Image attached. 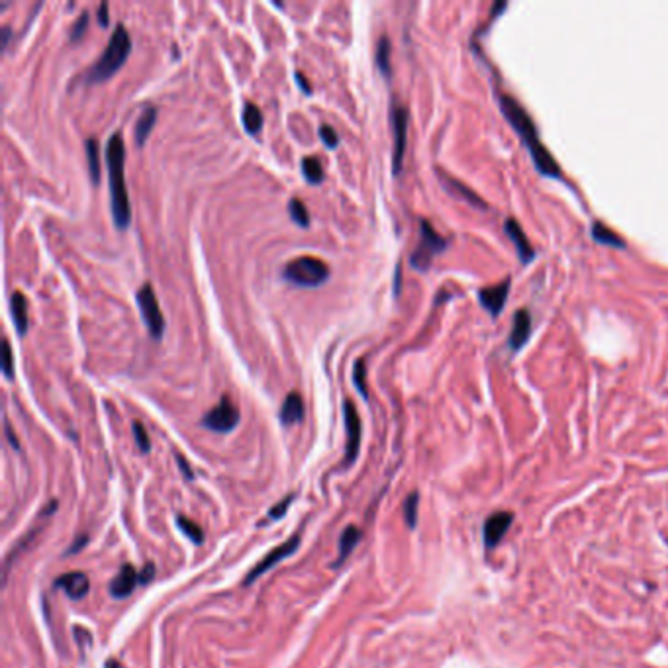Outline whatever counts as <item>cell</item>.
<instances>
[{
	"label": "cell",
	"mask_w": 668,
	"mask_h": 668,
	"mask_svg": "<svg viewBox=\"0 0 668 668\" xmlns=\"http://www.w3.org/2000/svg\"><path fill=\"white\" fill-rule=\"evenodd\" d=\"M4 431H6V437H8V441L12 443V447H14V449H20V447H18V439L14 437V433H12V428L8 421L4 423Z\"/></svg>",
	"instance_id": "ab89813d"
},
{
	"label": "cell",
	"mask_w": 668,
	"mask_h": 668,
	"mask_svg": "<svg viewBox=\"0 0 668 668\" xmlns=\"http://www.w3.org/2000/svg\"><path fill=\"white\" fill-rule=\"evenodd\" d=\"M353 384H355V389L359 390L363 398H369V389H367V365H365V361L363 359L357 361L355 367H353Z\"/></svg>",
	"instance_id": "83f0119b"
},
{
	"label": "cell",
	"mask_w": 668,
	"mask_h": 668,
	"mask_svg": "<svg viewBox=\"0 0 668 668\" xmlns=\"http://www.w3.org/2000/svg\"><path fill=\"white\" fill-rule=\"evenodd\" d=\"M302 175L304 179L308 180L310 184H319L324 180V167H321V161L314 155H308L302 159Z\"/></svg>",
	"instance_id": "7402d4cb"
},
{
	"label": "cell",
	"mask_w": 668,
	"mask_h": 668,
	"mask_svg": "<svg viewBox=\"0 0 668 668\" xmlns=\"http://www.w3.org/2000/svg\"><path fill=\"white\" fill-rule=\"evenodd\" d=\"M592 238L598 241V243H604V245H608V247H625V241L619 238L616 231H611L608 226H604V224H600V222H594L592 224Z\"/></svg>",
	"instance_id": "44dd1931"
},
{
	"label": "cell",
	"mask_w": 668,
	"mask_h": 668,
	"mask_svg": "<svg viewBox=\"0 0 668 668\" xmlns=\"http://www.w3.org/2000/svg\"><path fill=\"white\" fill-rule=\"evenodd\" d=\"M504 230L508 233V238L514 241V245H516V249H518V255L521 263H529V261L535 259V251L531 247V243L525 238V233L521 230V226H519L518 222L514 218L506 219V224H504Z\"/></svg>",
	"instance_id": "2e32d148"
},
{
	"label": "cell",
	"mask_w": 668,
	"mask_h": 668,
	"mask_svg": "<svg viewBox=\"0 0 668 668\" xmlns=\"http://www.w3.org/2000/svg\"><path fill=\"white\" fill-rule=\"evenodd\" d=\"M243 126H245V130L249 131V133H257L263 128V114H261V110L257 108V104H253V102H247L245 104V108H243Z\"/></svg>",
	"instance_id": "d4e9b609"
},
{
	"label": "cell",
	"mask_w": 668,
	"mask_h": 668,
	"mask_svg": "<svg viewBox=\"0 0 668 668\" xmlns=\"http://www.w3.org/2000/svg\"><path fill=\"white\" fill-rule=\"evenodd\" d=\"M136 298H138V306H140L141 310V318H143L145 326L150 329L151 337H153V340H161V335H163V331H165V318H163V314H161V306L159 302H157L155 292L151 289V284H143V286L138 290Z\"/></svg>",
	"instance_id": "8992f818"
},
{
	"label": "cell",
	"mask_w": 668,
	"mask_h": 668,
	"mask_svg": "<svg viewBox=\"0 0 668 668\" xmlns=\"http://www.w3.org/2000/svg\"><path fill=\"white\" fill-rule=\"evenodd\" d=\"M292 500H294V496H292V494H290V496H286V498L282 500V502H280V504H277V506H275V508L270 509L269 519H279V518H282V516H284V514H286V508H289V506H290V502H292Z\"/></svg>",
	"instance_id": "e575fe53"
},
{
	"label": "cell",
	"mask_w": 668,
	"mask_h": 668,
	"mask_svg": "<svg viewBox=\"0 0 668 668\" xmlns=\"http://www.w3.org/2000/svg\"><path fill=\"white\" fill-rule=\"evenodd\" d=\"M289 214L294 224H298L300 228H308L310 226V214L304 202L300 198H292L289 204Z\"/></svg>",
	"instance_id": "4316f807"
},
{
	"label": "cell",
	"mask_w": 668,
	"mask_h": 668,
	"mask_svg": "<svg viewBox=\"0 0 668 668\" xmlns=\"http://www.w3.org/2000/svg\"><path fill=\"white\" fill-rule=\"evenodd\" d=\"M331 270L324 261L316 257H298V259L290 261L289 265L282 269V279L289 280L294 286L302 289H314L321 286L329 279Z\"/></svg>",
	"instance_id": "277c9868"
},
{
	"label": "cell",
	"mask_w": 668,
	"mask_h": 668,
	"mask_svg": "<svg viewBox=\"0 0 668 668\" xmlns=\"http://www.w3.org/2000/svg\"><path fill=\"white\" fill-rule=\"evenodd\" d=\"M418 492H412L408 498H406V502H404V519H406L409 529H414L416 528V523H418Z\"/></svg>",
	"instance_id": "f1b7e54d"
},
{
	"label": "cell",
	"mask_w": 668,
	"mask_h": 668,
	"mask_svg": "<svg viewBox=\"0 0 668 668\" xmlns=\"http://www.w3.org/2000/svg\"><path fill=\"white\" fill-rule=\"evenodd\" d=\"M298 547H300V535H292L286 543H282V545H279L277 549H273L265 559L259 560V562L249 570V574H247L245 580H243V586H249V584H253V582H255L257 579H261L267 570L273 569L275 565H279L280 560L290 557V555H292V553H294Z\"/></svg>",
	"instance_id": "9c48e42d"
},
{
	"label": "cell",
	"mask_w": 668,
	"mask_h": 668,
	"mask_svg": "<svg viewBox=\"0 0 668 668\" xmlns=\"http://www.w3.org/2000/svg\"><path fill=\"white\" fill-rule=\"evenodd\" d=\"M361 529L357 525H349V528L345 529L343 533H341L340 539V555H337V562H335V567L341 565L343 560H347V557L351 555V551L359 545L361 541Z\"/></svg>",
	"instance_id": "d6986e66"
},
{
	"label": "cell",
	"mask_w": 668,
	"mask_h": 668,
	"mask_svg": "<svg viewBox=\"0 0 668 668\" xmlns=\"http://www.w3.org/2000/svg\"><path fill=\"white\" fill-rule=\"evenodd\" d=\"M445 247H447V240L433 230V226L429 224L428 219H421L419 222V243L416 251L412 253V257H409L412 267L418 270H428L429 265H431V259Z\"/></svg>",
	"instance_id": "5b68a950"
},
{
	"label": "cell",
	"mask_w": 668,
	"mask_h": 668,
	"mask_svg": "<svg viewBox=\"0 0 668 668\" xmlns=\"http://www.w3.org/2000/svg\"><path fill=\"white\" fill-rule=\"evenodd\" d=\"M511 328L514 329H511V333H509V347L514 351H519L525 345L529 335H531V314H529L528 310L521 308L514 314Z\"/></svg>",
	"instance_id": "9a60e30c"
},
{
	"label": "cell",
	"mask_w": 668,
	"mask_h": 668,
	"mask_svg": "<svg viewBox=\"0 0 668 668\" xmlns=\"http://www.w3.org/2000/svg\"><path fill=\"white\" fill-rule=\"evenodd\" d=\"M124 159H126V147L120 133H112L106 145V163H108V180H110V204H112V218L116 228L126 230L130 226L131 206L126 180H124Z\"/></svg>",
	"instance_id": "7a4b0ae2"
},
{
	"label": "cell",
	"mask_w": 668,
	"mask_h": 668,
	"mask_svg": "<svg viewBox=\"0 0 668 668\" xmlns=\"http://www.w3.org/2000/svg\"><path fill=\"white\" fill-rule=\"evenodd\" d=\"M177 523H179L180 531H182L184 535H189V537L192 539V541H194L196 545H200V543H202V539H204V533H202V529H200L198 525H196V523L192 521V519H187V518H182V516H179V518H177Z\"/></svg>",
	"instance_id": "f546056e"
},
{
	"label": "cell",
	"mask_w": 668,
	"mask_h": 668,
	"mask_svg": "<svg viewBox=\"0 0 668 668\" xmlns=\"http://www.w3.org/2000/svg\"><path fill=\"white\" fill-rule=\"evenodd\" d=\"M155 122H157V108H153V106L145 108V112L141 114V118L138 120L136 133H133V136H136V143H138L140 147L145 143V140H147V136H150L151 130H153Z\"/></svg>",
	"instance_id": "ffe728a7"
},
{
	"label": "cell",
	"mask_w": 668,
	"mask_h": 668,
	"mask_svg": "<svg viewBox=\"0 0 668 668\" xmlns=\"http://www.w3.org/2000/svg\"><path fill=\"white\" fill-rule=\"evenodd\" d=\"M390 53H392V48H390L389 36H380L375 59H377V67L384 77H390Z\"/></svg>",
	"instance_id": "484cf974"
},
{
	"label": "cell",
	"mask_w": 668,
	"mask_h": 668,
	"mask_svg": "<svg viewBox=\"0 0 668 668\" xmlns=\"http://www.w3.org/2000/svg\"><path fill=\"white\" fill-rule=\"evenodd\" d=\"M12 349H10V341L4 340L2 343V370H4V375H6V379H12L14 377V367H12Z\"/></svg>",
	"instance_id": "1f68e13d"
},
{
	"label": "cell",
	"mask_w": 668,
	"mask_h": 668,
	"mask_svg": "<svg viewBox=\"0 0 668 668\" xmlns=\"http://www.w3.org/2000/svg\"><path fill=\"white\" fill-rule=\"evenodd\" d=\"M130 31L124 28V24H118L114 34H112V38H110L104 53L100 55V59L96 61L89 69V73H87L85 82H87V85H96V82H102V80H108L114 73H118V71L122 69V65L130 57Z\"/></svg>",
	"instance_id": "3957f363"
},
{
	"label": "cell",
	"mask_w": 668,
	"mask_h": 668,
	"mask_svg": "<svg viewBox=\"0 0 668 668\" xmlns=\"http://www.w3.org/2000/svg\"><path fill=\"white\" fill-rule=\"evenodd\" d=\"M153 576H155V569H153V565H147L145 569L141 570V574H140V584H141V586H143V584H147V582H151V580H153Z\"/></svg>",
	"instance_id": "8d00e7d4"
},
{
	"label": "cell",
	"mask_w": 668,
	"mask_h": 668,
	"mask_svg": "<svg viewBox=\"0 0 668 668\" xmlns=\"http://www.w3.org/2000/svg\"><path fill=\"white\" fill-rule=\"evenodd\" d=\"M319 138H321V141H324L328 147H337L340 136H337V131L333 130L331 126H328V124H324V126L319 128Z\"/></svg>",
	"instance_id": "836d02e7"
},
{
	"label": "cell",
	"mask_w": 668,
	"mask_h": 668,
	"mask_svg": "<svg viewBox=\"0 0 668 668\" xmlns=\"http://www.w3.org/2000/svg\"><path fill=\"white\" fill-rule=\"evenodd\" d=\"M511 521H514V514H509V511H496V514H492L486 519V523H484V543H486V547H498L500 541L508 533Z\"/></svg>",
	"instance_id": "8fae6325"
},
{
	"label": "cell",
	"mask_w": 668,
	"mask_h": 668,
	"mask_svg": "<svg viewBox=\"0 0 668 668\" xmlns=\"http://www.w3.org/2000/svg\"><path fill=\"white\" fill-rule=\"evenodd\" d=\"M509 292V279H506L502 284H494V286H486L479 292V300L482 304V308H486L492 316H498L506 298H508Z\"/></svg>",
	"instance_id": "4fadbf2b"
},
{
	"label": "cell",
	"mask_w": 668,
	"mask_h": 668,
	"mask_svg": "<svg viewBox=\"0 0 668 668\" xmlns=\"http://www.w3.org/2000/svg\"><path fill=\"white\" fill-rule=\"evenodd\" d=\"M439 179H441V180H443V182H445V187H447V189H449L451 192H457L459 196H465V198L469 200V202H472V204H477V206H480V208H486V204H484V200L479 198V196H477L474 192H470V190L467 189L465 184H460L459 180L451 179V177H447L445 173H439Z\"/></svg>",
	"instance_id": "603a6c76"
},
{
	"label": "cell",
	"mask_w": 668,
	"mask_h": 668,
	"mask_svg": "<svg viewBox=\"0 0 668 668\" xmlns=\"http://www.w3.org/2000/svg\"><path fill=\"white\" fill-rule=\"evenodd\" d=\"M238 423H240V409L228 396L219 400L218 406H214L202 418L204 428L210 431H218V433H230L231 429H235Z\"/></svg>",
	"instance_id": "52a82bcc"
},
{
	"label": "cell",
	"mask_w": 668,
	"mask_h": 668,
	"mask_svg": "<svg viewBox=\"0 0 668 668\" xmlns=\"http://www.w3.org/2000/svg\"><path fill=\"white\" fill-rule=\"evenodd\" d=\"M106 668H118V662H114V660H110V662H106Z\"/></svg>",
	"instance_id": "7bdbcfd3"
},
{
	"label": "cell",
	"mask_w": 668,
	"mask_h": 668,
	"mask_svg": "<svg viewBox=\"0 0 668 668\" xmlns=\"http://www.w3.org/2000/svg\"><path fill=\"white\" fill-rule=\"evenodd\" d=\"M87 161H89V173L90 180L94 184L100 182V153H99V141L94 138L87 140Z\"/></svg>",
	"instance_id": "cb8c5ba5"
},
{
	"label": "cell",
	"mask_w": 668,
	"mask_h": 668,
	"mask_svg": "<svg viewBox=\"0 0 668 668\" xmlns=\"http://www.w3.org/2000/svg\"><path fill=\"white\" fill-rule=\"evenodd\" d=\"M133 437H136V443H138V447H140L141 453H150L151 449V441L150 435H147V431L143 428V423L141 421H133Z\"/></svg>",
	"instance_id": "4dcf8cb0"
},
{
	"label": "cell",
	"mask_w": 668,
	"mask_h": 668,
	"mask_svg": "<svg viewBox=\"0 0 668 668\" xmlns=\"http://www.w3.org/2000/svg\"><path fill=\"white\" fill-rule=\"evenodd\" d=\"M400 280H402V267L398 265V267H396V275H394V294H396V296L400 294V284H402Z\"/></svg>",
	"instance_id": "60d3db41"
},
{
	"label": "cell",
	"mask_w": 668,
	"mask_h": 668,
	"mask_svg": "<svg viewBox=\"0 0 668 668\" xmlns=\"http://www.w3.org/2000/svg\"><path fill=\"white\" fill-rule=\"evenodd\" d=\"M99 22H100V26H104V28L110 24L108 2H102V4L99 6Z\"/></svg>",
	"instance_id": "d590c367"
},
{
	"label": "cell",
	"mask_w": 668,
	"mask_h": 668,
	"mask_svg": "<svg viewBox=\"0 0 668 668\" xmlns=\"http://www.w3.org/2000/svg\"><path fill=\"white\" fill-rule=\"evenodd\" d=\"M10 312H12V319H14V324H16V329H18V333L24 335L26 333V329H28V302L24 298V294L22 292H14L10 298Z\"/></svg>",
	"instance_id": "ac0fdd59"
},
{
	"label": "cell",
	"mask_w": 668,
	"mask_h": 668,
	"mask_svg": "<svg viewBox=\"0 0 668 668\" xmlns=\"http://www.w3.org/2000/svg\"><path fill=\"white\" fill-rule=\"evenodd\" d=\"M302 419H304V400L298 392H290L280 408V421L284 426H292Z\"/></svg>",
	"instance_id": "e0dca14e"
},
{
	"label": "cell",
	"mask_w": 668,
	"mask_h": 668,
	"mask_svg": "<svg viewBox=\"0 0 668 668\" xmlns=\"http://www.w3.org/2000/svg\"><path fill=\"white\" fill-rule=\"evenodd\" d=\"M10 36H12L10 28H8V26H4V28H2V48H6V45H8Z\"/></svg>",
	"instance_id": "b9f144b4"
},
{
	"label": "cell",
	"mask_w": 668,
	"mask_h": 668,
	"mask_svg": "<svg viewBox=\"0 0 668 668\" xmlns=\"http://www.w3.org/2000/svg\"><path fill=\"white\" fill-rule=\"evenodd\" d=\"M87 26H89V12H82L79 16V20L73 24V28H71V41H77L82 38V34L87 30Z\"/></svg>",
	"instance_id": "d6a6232c"
},
{
	"label": "cell",
	"mask_w": 668,
	"mask_h": 668,
	"mask_svg": "<svg viewBox=\"0 0 668 668\" xmlns=\"http://www.w3.org/2000/svg\"><path fill=\"white\" fill-rule=\"evenodd\" d=\"M55 586L65 590V594L71 600H82L89 594L90 580L85 572L73 570V572H67V574H63V576L55 580Z\"/></svg>",
	"instance_id": "7c38bea8"
},
{
	"label": "cell",
	"mask_w": 668,
	"mask_h": 668,
	"mask_svg": "<svg viewBox=\"0 0 668 668\" xmlns=\"http://www.w3.org/2000/svg\"><path fill=\"white\" fill-rule=\"evenodd\" d=\"M343 414H345V429H347V447H345V459H343V465H353L355 459H357V455H359V447H361V418L359 414H357V408H355V404L351 402V400H345V404H343Z\"/></svg>",
	"instance_id": "30bf717a"
},
{
	"label": "cell",
	"mask_w": 668,
	"mask_h": 668,
	"mask_svg": "<svg viewBox=\"0 0 668 668\" xmlns=\"http://www.w3.org/2000/svg\"><path fill=\"white\" fill-rule=\"evenodd\" d=\"M138 584H140V574H138V570L133 569L131 565H126V567H122L120 572H118V574L112 579V582H110V594L118 600L128 598Z\"/></svg>",
	"instance_id": "5bb4252c"
},
{
	"label": "cell",
	"mask_w": 668,
	"mask_h": 668,
	"mask_svg": "<svg viewBox=\"0 0 668 668\" xmlns=\"http://www.w3.org/2000/svg\"><path fill=\"white\" fill-rule=\"evenodd\" d=\"M498 102L500 108H502V114L508 118L509 124L514 126V130L518 131L519 136H521V140H523V143L528 145L529 155H531V159L535 163L539 173L545 175V177L560 179L562 173H560L559 163L553 159V155L549 153L547 147L541 143L537 128H535V122L531 120V116L525 112V108H523L511 94L502 92V90H498Z\"/></svg>",
	"instance_id": "6da1fadb"
},
{
	"label": "cell",
	"mask_w": 668,
	"mask_h": 668,
	"mask_svg": "<svg viewBox=\"0 0 668 668\" xmlns=\"http://www.w3.org/2000/svg\"><path fill=\"white\" fill-rule=\"evenodd\" d=\"M177 460H179V467H180V469H182V472H184V477H187V480H192V479H194V474H192V469H190L189 463L184 460V457H182V455H177Z\"/></svg>",
	"instance_id": "f35d334b"
},
{
	"label": "cell",
	"mask_w": 668,
	"mask_h": 668,
	"mask_svg": "<svg viewBox=\"0 0 668 668\" xmlns=\"http://www.w3.org/2000/svg\"><path fill=\"white\" fill-rule=\"evenodd\" d=\"M294 79H296V85H298L300 90H302L304 94H310V92H312V87H310L308 80H306V77H304V75H302L300 71H296V75H294Z\"/></svg>",
	"instance_id": "74e56055"
},
{
	"label": "cell",
	"mask_w": 668,
	"mask_h": 668,
	"mask_svg": "<svg viewBox=\"0 0 668 668\" xmlns=\"http://www.w3.org/2000/svg\"><path fill=\"white\" fill-rule=\"evenodd\" d=\"M392 131H394V153H392V170L394 175H400L404 153H406V141H408V110L404 106L392 108Z\"/></svg>",
	"instance_id": "ba28073f"
}]
</instances>
